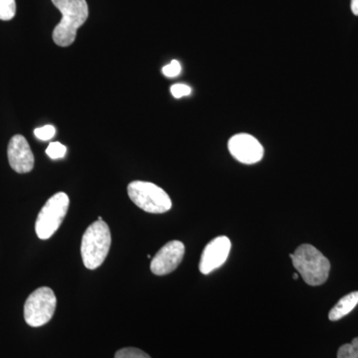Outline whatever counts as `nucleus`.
I'll list each match as a JSON object with an SVG mask.
<instances>
[{
	"label": "nucleus",
	"mask_w": 358,
	"mask_h": 358,
	"mask_svg": "<svg viewBox=\"0 0 358 358\" xmlns=\"http://www.w3.org/2000/svg\"><path fill=\"white\" fill-rule=\"evenodd\" d=\"M338 358H358V338L353 339L350 343L341 346Z\"/></svg>",
	"instance_id": "obj_13"
},
{
	"label": "nucleus",
	"mask_w": 358,
	"mask_h": 358,
	"mask_svg": "<svg viewBox=\"0 0 358 358\" xmlns=\"http://www.w3.org/2000/svg\"><path fill=\"white\" fill-rule=\"evenodd\" d=\"M181 73V65L178 61H171V64L164 66L162 68V74L167 78H176L178 77Z\"/></svg>",
	"instance_id": "obj_17"
},
{
	"label": "nucleus",
	"mask_w": 358,
	"mask_h": 358,
	"mask_svg": "<svg viewBox=\"0 0 358 358\" xmlns=\"http://www.w3.org/2000/svg\"><path fill=\"white\" fill-rule=\"evenodd\" d=\"M230 250L229 238L219 236L212 239L202 252L199 263L200 272L203 275H208L217 270L227 260Z\"/></svg>",
	"instance_id": "obj_9"
},
{
	"label": "nucleus",
	"mask_w": 358,
	"mask_h": 358,
	"mask_svg": "<svg viewBox=\"0 0 358 358\" xmlns=\"http://www.w3.org/2000/svg\"><path fill=\"white\" fill-rule=\"evenodd\" d=\"M112 235L105 221H95L85 231L82 238L81 255L84 266L89 270L100 267L109 254Z\"/></svg>",
	"instance_id": "obj_3"
},
{
	"label": "nucleus",
	"mask_w": 358,
	"mask_h": 358,
	"mask_svg": "<svg viewBox=\"0 0 358 358\" xmlns=\"http://www.w3.org/2000/svg\"><path fill=\"white\" fill-rule=\"evenodd\" d=\"M230 154L238 162L244 164H254L264 157V148L260 141L248 134L233 136L228 143Z\"/></svg>",
	"instance_id": "obj_7"
},
{
	"label": "nucleus",
	"mask_w": 358,
	"mask_h": 358,
	"mask_svg": "<svg viewBox=\"0 0 358 358\" xmlns=\"http://www.w3.org/2000/svg\"><path fill=\"white\" fill-rule=\"evenodd\" d=\"M115 358H150V357L138 348H127L117 350Z\"/></svg>",
	"instance_id": "obj_15"
},
{
	"label": "nucleus",
	"mask_w": 358,
	"mask_h": 358,
	"mask_svg": "<svg viewBox=\"0 0 358 358\" xmlns=\"http://www.w3.org/2000/svg\"><path fill=\"white\" fill-rule=\"evenodd\" d=\"M358 305V292H352L346 294L336 303L329 313V319L331 322H336L352 313Z\"/></svg>",
	"instance_id": "obj_11"
},
{
	"label": "nucleus",
	"mask_w": 358,
	"mask_h": 358,
	"mask_svg": "<svg viewBox=\"0 0 358 358\" xmlns=\"http://www.w3.org/2000/svg\"><path fill=\"white\" fill-rule=\"evenodd\" d=\"M7 155L11 169L17 173H27L34 167V155L24 136L16 134L9 141Z\"/></svg>",
	"instance_id": "obj_10"
},
{
	"label": "nucleus",
	"mask_w": 358,
	"mask_h": 358,
	"mask_svg": "<svg viewBox=\"0 0 358 358\" xmlns=\"http://www.w3.org/2000/svg\"><path fill=\"white\" fill-rule=\"evenodd\" d=\"M67 152V148L59 141L50 143L46 150V154L51 159H63Z\"/></svg>",
	"instance_id": "obj_14"
},
{
	"label": "nucleus",
	"mask_w": 358,
	"mask_h": 358,
	"mask_svg": "<svg viewBox=\"0 0 358 358\" xmlns=\"http://www.w3.org/2000/svg\"><path fill=\"white\" fill-rule=\"evenodd\" d=\"M15 0H0V20H11L15 16Z\"/></svg>",
	"instance_id": "obj_12"
},
{
	"label": "nucleus",
	"mask_w": 358,
	"mask_h": 358,
	"mask_svg": "<svg viewBox=\"0 0 358 358\" xmlns=\"http://www.w3.org/2000/svg\"><path fill=\"white\" fill-rule=\"evenodd\" d=\"M171 94L174 98L180 99L182 96H188L192 94V90L187 85L176 84L171 88Z\"/></svg>",
	"instance_id": "obj_18"
},
{
	"label": "nucleus",
	"mask_w": 358,
	"mask_h": 358,
	"mask_svg": "<svg viewBox=\"0 0 358 358\" xmlns=\"http://www.w3.org/2000/svg\"><path fill=\"white\" fill-rule=\"evenodd\" d=\"M57 299L53 289L41 287L29 294L24 305L26 324L32 327L44 326L55 313Z\"/></svg>",
	"instance_id": "obj_6"
},
{
	"label": "nucleus",
	"mask_w": 358,
	"mask_h": 358,
	"mask_svg": "<svg viewBox=\"0 0 358 358\" xmlns=\"http://www.w3.org/2000/svg\"><path fill=\"white\" fill-rule=\"evenodd\" d=\"M185 253V244L174 240L164 245L155 254L150 263V270L157 275L171 274L182 261Z\"/></svg>",
	"instance_id": "obj_8"
},
{
	"label": "nucleus",
	"mask_w": 358,
	"mask_h": 358,
	"mask_svg": "<svg viewBox=\"0 0 358 358\" xmlns=\"http://www.w3.org/2000/svg\"><path fill=\"white\" fill-rule=\"evenodd\" d=\"M293 266L310 286H320L329 279L331 263L315 247L303 244L289 255Z\"/></svg>",
	"instance_id": "obj_2"
},
{
	"label": "nucleus",
	"mask_w": 358,
	"mask_h": 358,
	"mask_svg": "<svg viewBox=\"0 0 358 358\" xmlns=\"http://www.w3.org/2000/svg\"><path fill=\"white\" fill-rule=\"evenodd\" d=\"M98 220H99V221H102V220H103V218H102V217H101V216H99V217H98Z\"/></svg>",
	"instance_id": "obj_21"
},
{
	"label": "nucleus",
	"mask_w": 358,
	"mask_h": 358,
	"mask_svg": "<svg viewBox=\"0 0 358 358\" xmlns=\"http://www.w3.org/2000/svg\"><path fill=\"white\" fill-rule=\"evenodd\" d=\"M34 134L40 141H50L55 136L56 129L55 127L51 126V124H47V126L42 127V128L35 129Z\"/></svg>",
	"instance_id": "obj_16"
},
{
	"label": "nucleus",
	"mask_w": 358,
	"mask_h": 358,
	"mask_svg": "<svg viewBox=\"0 0 358 358\" xmlns=\"http://www.w3.org/2000/svg\"><path fill=\"white\" fill-rule=\"evenodd\" d=\"M62 14V20L53 30V41L58 46L68 47L74 43L77 31L89 16L86 0H52Z\"/></svg>",
	"instance_id": "obj_1"
},
{
	"label": "nucleus",
	"mask_w": 358,
	"mask_h": 358,
	"mask_svg": "<svg viewBox=\"0 0 358 358\" xmlns=\"http://www.w3.org/2000/svg\"><path fill=\"white\" fill-rule=\"evenodd\" d=\"M293 278H294V280H298L299 275L298 274H294L293 275Z\"/></svg>",
	"instance_id": "obj_20"
},
{
	"label": "nucleus",
	"mask_w": 358,
	"mask_h": 358,
	"mask_svg": "<svg viewBox=\"0 0 358 358\" xmlns=\"http://www.w3.org/2000/svg\"><path fill=\"white\" fill-rule=\"evenodd\" d=\"M70 200L64 192H58L48 199L42 207L35 224V231L39 239L47 240L55 234L64 220Z\"/></svg>",
	"instance_id": "obj_5"
},
{
	"label": "nucleus",
	"mask_w": 358,
	"mask_h": 358,
	"mask_svg": "<svg viewBox=\"0 0 358 358\" xmlns=\"http://www.w3.org/2000/svg\"><path fill=\"white\" fill-rule=\"evenodd\" d=\"M128 193L131 201L148 213H166L173 206L169 195L155 183L133 181L128 186Z\"/></svg>",
	"instance_id": "obj_4"
},
{
	"label": "nucleus",
	"mask_w": 358,
	"mask_h": 358,
	"mask_svg": "<svg viewBox=\"0 0 358 358\" xmlns=\"http://www.w3.org/2000/svg\"><path fill=\"white\" fill-rule=\"evenodd\" d=\"M352 10L355 15H358V0H352Z\"/></svg>",
	"instance_id": "obj_19"
}]
</instances>
